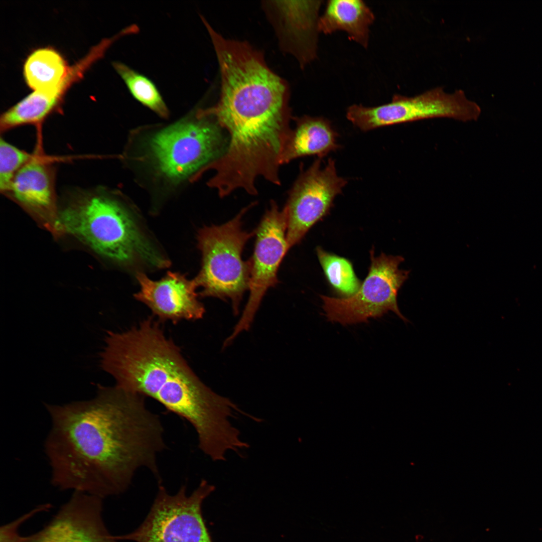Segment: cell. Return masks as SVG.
<instances>
[{
  "instance_id": "cell-12",
  "label": "cell",
  "mask_w": 542,
  "mask_h": 542,
  "mask_svg": "<svg viewBox=\"0 0 542 542\" xmlns=\"http://www.w3.org/2000/svg\"><path fill=\"white\" fill-rule=\"evenodd\" d=\"M40 142L30 160L16 174L4 194L39 219L53 232H61L56 204L55 169L42 153Z\"/></svg>"
},
{
  "instance_id": "cell-16",
  "label": "cell",
  "mask_w": 542,
  "mask_h": 542,
  "mask_svg": "<svg viewBox=\"0 0 542 542\" xmlns=\"http://www.w3.org/2000/svg\"><path fill=\"white\" fill-rule=\"evenodd\" d=\"M374 19L373 12L362 1H328L324 14L319 18L318 30L324 34L344 31L350 39L367 48L369 28Z\"/></svg>"
},
{
  "instance_id": "cell-2",
  "label": "cell",
  "mask_w": 542,
  "mask_h": 542,
  "mask_svg": "<svg viewBox=\"0 0 542 542\" xmlns=\"http://www.w3.org/2000/svg\"><path fill=\"white\" fill-rule=\"evenodd\" d=\"M100 357L116 386L151 397L190 423L201 450H217L234 436L229 418L240 410L199 379L153 317L123 331H108Z\"/></svg>"
},
{
  "instance_id": "cell-7",
  "label": "cell",
  "mask_w": 542,
  "mask_h": 542,
  "mask_svg": "<svg viewBox=\"0 0 542 542\" xmlns=\"http://www.w3.org/2000/svg\"><path fill=\"white\" fill-rule=\"evenodd\" d=\"M370 257L368 275L354 294L341 298L320 295L328 321L343 325L367 322L370 318L392 311L408 322L397 303L398 291L410 274L409 270L398 268L403 257L384 253L375 256L374 249L370 251Z\"/></svg>"
},
{
  "instance_id": "cell-9",
  "label": "cell",
  "mask_w": 542,
  "mask_h": 542,
  "mask_svg": "<svg viewBox=\"0 0 542 542\" xmlns=\"http://www.w3.org/2000/svg\"><path fill=\"white\" fill-rule=\"evenodd\" d=\"M330 158L324 166L317 158L301 172L289 193L284 208L287 218V240L289 248L298 244L316 223L330 212L335 197L346 185Z\"/></svg>"
},
{
  "instance_id": "cell-14",
  "label": "cell",
  "mask_w": 542,
  "mask_h": 542,
  "mask_svg": "<svg viewBox=\"0 0 542 542\" xmlns=\"http://www.w3.org/2000/svg\"><path fill=\"white\" fill-rule=\"evenodd\" d=\"M140 290L134 298L145 304L160 321L174 324L182 320L195 321L205 313L204 305L198 299V288L194 279L184 275L168 272L160 280L154 281L144 273H136Z\"/></svg>"
},
{
  "instance_id": "cell-19",
  "label": "cell",
  "mask_w": 542,
  "mask_h": 542,
  "mask_svg": "<svg viewBox=\"0 0 542 542\" xmlns=\"http://www.w3.org/2000/svg\"><path fill=\"white\" fill-rule=\"evenodd\" d=\"M316 252L326 280L335 293L346 298L358 290L362 283L349 260L327 252L320 246L317 247Z\"/></svg>"
},
{
  "instance_id": "cell-20",
  "label": "cell",
  "mask_w": 542,
  "mask_h": 542,
  "mask_svg": "<svg viewBox=\"0 0 542 542\" xmlns=\"http://www.w3.org/2000/svg\"><path fill=\"white\" fill-rule=\"evenodd\" d=\"M33 154L20 150L8 143L2 138L0 140V190L4 193L17 172L32 158Z\"/></svg>"
},
{
  "instance_id": "cell-6",
  "label": "cell",
  "mask_w": 542,
  "mask_h": 542,
  "mask_svg": "<svg viewBox=\"0 0 542 542\" xmlns=\"http://www.w3.org/2000/svg\"><path fill=\"white\" fill-rule=\"evenodd\" d=\"M215 486L202 479L193 492L182 485L174 494L159 483L151 508L144 521L132 532L115 536L132 542H213L202 512L203 501Z\"/></svg>"
},
{
  "instance_id": "cell-5",
  "label": "cell",
  "mask_w": 542,
  "mask_h": 542,
  "mask_svg": "<svg viewBox=\"0 0 542 542\" xmlns=\"http://www.w3.org/2000/svg\"><path fill=\"white\" fill-rule=\"evenodd\" d=\"M224 129L212 117H195L176 122L155 133L148 143L156 172L171 182L200 177L204 169L219 158L228 142Z\"/></svg>"
},
{
  "instance_id": "cell-4",
  "label": "cell",
  "mask_w": 542,
  "mask_h": 542,
  "mask_svg": "<svg viewBox=\"0 0 542 542\" xmlns=\"http://www.w3.org/2000/svg\"><path fill=\"white\" fill-rule=\"evenodd\" d=\"M255 204L252 202L225 223L204 226L197 234L202 254L201 269L194 279L198 287L202 288L198 295L230 299L235 315L248 289L250 279V261H244L242 253L248 240L255 235V230L243 229L242 219Z\"/></svg>"
},
{
  "instance_id": "cell-3",
  "label": "cell",
  "mask_w": 542,
  "mask_h": 542,
  "mask_svg": "<svg viewBox=\"0 0 542 542\" xmlns=\"http://www.w3.org/2000/svg\"><path fill=\"white\" fill-rule=\"evenodd\" d=\"M61 232L126 269H162L170 261L142 222L118 199L95 193L75 199L59 215Z\"/></svg>"
},
{
  "instance_id": "cell-17",
  "label": "cell",
  "mask_w": 542,
  "mask_h": 542,
  "mask_svg": "<svg viewBox=\"0 0 542 542\" xmlns=\"http://www.w3.org/2000/svg\"><path fill=\"white\" fill-rule=\"evenodd\" d=\"M69 69L59 53L52 48H42L29 56L24 64V74L32 89L46 91L60 86Z\"/></svg>"
},
{
  "instance_id": "cell-21",
  "label": "cell",
  "mask_w": 542,
  "mask_h": 542,
  "mask_svg": "<svg viewBox=\"0 0 542 542\" xmlns=\"http://www.w3.org/2000/svg\"><path fill=\"white\" fill-rule=\"evenodd\" d=\"M50 507L49 504L40 505L12 522L1 526L0 542H26L27 536H22L19 533L20 526L36 514L47 511Z\"/></svg>"
},
{
  "instance_id": "cell-10",
  "label": "cell",
  "mask_w": 542,
  "mask_h": 542,
  "mask_svg": "<svg viewBox=\"0 0 542 542\" xmlns=\"http://www.w3.org/2000/svg\"><path fill=\"white\" fill-rule=\"evenodd\" d=\"M287 218L272 201L257 228L253 254L250 259L249 296L242 315L232 334L226 339L230 344L238 334L247 330L267 290L278 282L280 264L290 249L287 240Z\"/></svg>"
},
{
  "instance_id": "cell-18",
  "label": "cell",
  "mask_w": 542,
  "mask_h": 542,
  "mask_svg": "<svg viewBox=\"0 0 542 542\" xmlns=\"http://www.w3.org/2000/svg\"><path fill=\"white\" fill-rule=\"evenodd\" d=\"M112 66L135 99L159 116H168V108L153 81L121 62H113Z\"/></svg>"
},
{
  "instance_id": "cell-8",
  "label": "cell",
  "mask_w": 542,
  "mask_h": 542,
  "mask_svg": "<svg viewBox=\"0 0 542 542\" xmlns=\"http://www.w3.org/2000/svg\"><path fill=\"white\" fill-rule=\"evenodd\" d=\"M481 112L479 104L469 99L463 90L449 93L438 86L414 96L395 94L390 102L380 105H362L357 111V120L361 129L366 131L429 118L476 121Z\"/></svg>"
},
{
  "instance_id": "cell-11",
  "label": "cell",
  "mask_w": 542,
  "mask_h": 542,
  "mask_svg": "<svg viewBox=\"0 0 542 542\" xmlns=\"http://www.w3.org/2000/svg\"><path fill=\"white\" fill-rule=\"evenodd\" d=\"M102 499L74 491L52 520L26 542H117L103 521Z\"/></svg>"
},
{
  "instance_id": "cell-15",
  "label": "cell",
  "mask_w": 542,
  "mask_h": 542,
  "mask_svg": "<svg viewBox=\"0 0 542 542\" xmlns=\"http://www.w3.org/2000/svg\"><path fill=\"white\" fill-rule=\"evenodd\" d=\"M296 127L283 155L282 165L303 157L322 159L340 148L338 134L330 121L323 117L303 115L293 117Z\"/></svg>"
},
{
  "instance_id": "cell-13",
  "label": "cell",
  "mask_w": 542,
  "mask_h": 542,
  "mask_svg": "<svg viewBox=\"0 0 542 542\" xmlns=\"http://www.w3.org/2000/svg\"><path fill=\"white\" fill-rule=\"evenodd\" d=\"M322 1H268L263 7L281 48L301 66L316 56L318 11Z\"/></svg>"
},
{
  "instance_id": "cell-1",
  "label": "cell",
  "mask_w": 542,
  "mask_h": 542,
  "mask_svg": "<svg viewBox=\"0 0 542 542\" xmlns=\"http://www.w3.org/2000/svg\"><path fill=\"white\" fill-rule=\"evenodd\" d=\"M145 398L100 385L91 399L45 404L51 425L44 450L53 485L103 499L125 491L142 468L161 481L157 459L166 448L164 430Z\"/></svg>"
}]
</instances>
